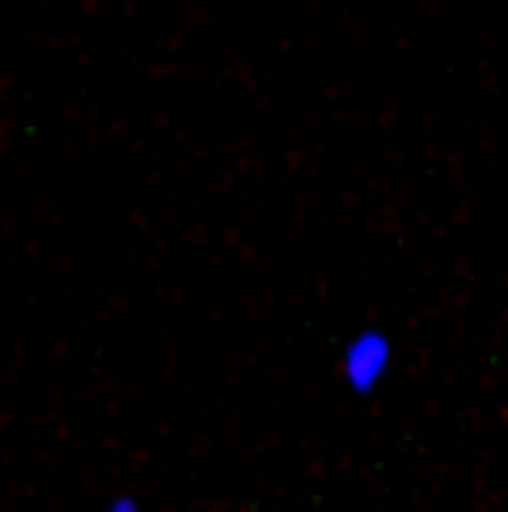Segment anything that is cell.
Here are the masks:
<instances>
[{
	"label": "cell",
	"instance_id": "cell-1",
	"mask_svg": "<svg viewBox=\"0 0 508 512\" xmlns=\"http://www.w3.org/2000/svg\"><path fill=\"white\" fill-rule=\"evenodd\" d=\"M386 360H390L386 339H381V335H365V339L352 343L348 360H343V373H348V381H352L356 390H373L381 369H386Z\"/></svg>",
	"mask_w": 508,
	"mask_h": 512
}]
</instances>
